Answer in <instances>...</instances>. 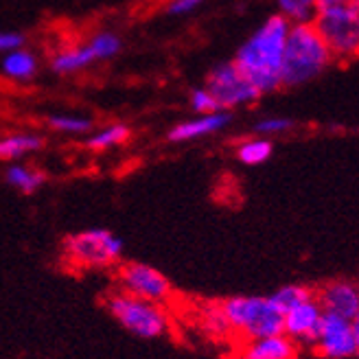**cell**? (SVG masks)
I'll return each mask as SVG.
<instances>
[{
  "mask_svg": "<svg viewBox=\"0 0 359 359\" xmlns=\"http://www.w3.org/2000/svg\"><path fill=\"white\" fill-rule=\"evenodd\" d=\"M290 27L292 25L283 15L267 18L239 46L235 60H232L239 73L259 90V95L274 93L276 88L283 86L280 70Z\"/></svg>",
  "mask_w": 359,
  "mask_h": 359,
  "instance_id": "obj_1",
  "label": "cell"
},
{
  "mask_svg": "<svg viewBox=\"0 0 359 359\" xmlns=\"http://www.w3.org/2000/svg\"><path fill=\"white\" fill-rule=\"evenodd\" d=\"M333 55L313 25H292L283 53V86H302L322 75Z\"/></svg>",
  "mask_w": 359,
  "mask_h": 359,
  "instance_id": "obj_2",
  "label": "cell"
},
{
  "mask_svg": "<svg viewBox=\"0 0 359 359\" xmlns=\"http://www.w3.org/2000/svg\"><path fill=\"white\" fill-rule=\"evenodd\" d=\"M311 25L327 42L333 57L353 60L359 55L357 0H316V15Z\"/></svg>",
  "mask_w": 359,
  "mask_h": 359,
  "instance_id": "obj_3",
  "label": "cell"
},
{
  "mask_svg": "<svg viewBox=\"0 0 359 359\" xmlns=\"http://www.w3.org/2000/svg\"><path fill=\"white\" fill-rule=\"evenodd\" d=\"M232 331H239L250 342L283 333V313L269 296H232L219 304Z\"/></svg>",
  "mask_w": 359,
  "mask_h": 359,
  "instance_id": "obj_4",
  "label": "cell"
},
{
  "mask_svg": "<svg viewBox=\"0 0 359 359\" xmlns=\"http://www.w3.org/2000/svg\"><path fill=\"white\" fill-rule=\"evenodd\" d=\"M107 313H110L118 325L142 339H158L165 337L171 329L169 313L160 304L147 302L125 292H114L105 302Z\"/></svg>",
  "mask_w": 359,
  "mask_h": 359,
  "instance_id": "obj_5",
  "label": "cell"
},
{
  "mask_svg": "<svg viewBox=\"0 0 359 359\" xmlns=\"http://www.w3.org/2000/svg\"><path fill=\"white\" fill-rule=\"evenodd\" d=\"M125 243L118 235L107 228H88L64 241V257L77 265L90 269H103L121 261Z\"/></svg>",
  "mask_w": 359,
  "mask_h": 359,
  "instance_id": "obj_6",
  "label": "cell"
},
{
  "mask_svg": "<svg viewBox=\"0 0 359 359\" xmlns=\"http://www.w3.org/2000/svg\"><path fill=\"white\" fill-rule=\"evenodd\" d=\"M121 46H123V42L116 33L103 31L79 46H70V48L60 50L57 55L53 57L50 68L55 70L57 75H73L97 62L112 60L121 50Z\"/></svg>",
  "mask_w": 359,
  "mask_h": 359,
  "instance_id": "obj_7",
  "label": "cell"
},
{
  "mask_svg": "<svg viewBox=\"0 0 359 359\" xmlns=\"http://www.w3.org/2000/svg\"><path fill=\"white\" fill-rule=\"evenodd\" d=\"M116 283L121 292L132 294L136 298H142L154 304L167 302L173 294L169 278L160 272V269L147 263H138V261L121 265L116 272Z\"/></svg>",
  "mask_w": 359,
  "mask_h": 359,
  "instance_id": "obj_8",
  "label": "cell"
},
{
  "mask_svg": "<svg viewBox=\"0 0 359 359\" xmlns=\"http://www.w3.org/2000/svg\"><path fill=\"white\" fill-rule=\"evenodd\" d=\"M204 88L212 95V99L219 105V110L224 112L239 105L255 103L261 97L259 90L239 73L232 62L215 66L206 77Z\"/></svg>",
  "mask_w": 359,
  "mask_h": 359,
  "instance_id": "obj_9",
  "label": "cell"
},
{
  "mask_svg": "<svg viewBox=\"0 0 359 359\" xmlns=\"http://www.w3.org/2000/svg\"><path fill=\"white\" fill-rule=\"evenodd\" d=\"M316 351L327 359H348L357 355V344L353 335L351 320L325 311L320 322V331L316 339Z\"/></svg>",
  "mask_w": 359,
  "mask_h": 359,
  "instance_id": "obj_10",
  "label": "cell"
},
{
  "mask_svg": "<svg viewBox=\"0 0 359 359\" xmlns=\"http://www.w3.org/2000/svg\"><path fill=\"white\" fill-rule=\"evenodd\" d=\"M322 313L325 311H322L316 296L311 300H304L298 307L290 309L283 316V333L290 339H294V342L313 346L318 339Z\"/></svg>",
  "mask_w": 359,
  "mask_h": 359,
  "instance_id": "obj_11",
  "label": "cell"
},
{
  "mask_svg": "<svg viewBox=\"0 0 359 359\" xmlns=\"http://www.w3.org/2000/svg\"><path fill=\"white\" fill-rule=\"evenodd\" d=\"M316 300L320 302L322 311L353 320L359 311V285L353 280H333L322 287Z\"/></svg>",
  "mask_w": 359,
  "mask_h": 359,
  "instance_id": "obj_12",
  "label": "cell"
},
{
  "mask_svg": "<svg viewBox=\"0 0 359 359\" xmlns=\"http://www.w3.org/2000/svg\"><path fill=\"white\" fill-rule=\"evenodd\" d=\"M230 125V114L228 112H210V114H200L195 118L182 121L177 123L175 128L169 130L167 138L171 142H189V140H197V138H204L210 134H217L224 128Z\"/></svg>",
  "mask_w": 359,
  "mask_h": 359,
  "instance_id": "obj_13",
  "label": "cell"
},
{
  "mask_svg": "<svg viewBox=\"0 0 359 359\" xmlns=\"http://www.w3.org/2000/svg\"><path fill=\"white\" fill-rule=\"evenodd\" d=\"M298 346L285 333L252 339L241 353V359H296Z\"/></svg>",
  "mask_w": 359,
  "mask_h": 359,
  "instance_id": "obj_14",
  "label": "cell"
},
{
  "mask_svg": "<svg viewBox=\"0 0 359 359\" xmlns=\"http://www.w3.org/2000/svg\"><path fill=\"white\" fill-rule=\"evenodd\" d=\"M0 68H3V75L13 81H29L38 75V57L27 48H18L7 53Z\"/></svg>",
  "mask_w": 359,
  "mask_h": 359,
  "instance_id": "obj_15",
  "label": "cell"
},
{
  "mask_svg": "<svg viewBox=\"0 0 359 359\" xmlns=\"http://www.w3.org/2000/svg\"><path fill=\"white\" fill-rule=\"evenodd\" d=\"M44 147V138L38 134H9L0 138V160H20Z\"/></svg>",
  "mask_w": 359,
  "mask_h": 359,
  "instance_id": "obj_16",
  "label": "cell"
},
{
  "mask_svg": "<svg viewBox=\"0 0 359 359\" xmlns=\"http://www.w3.org/2000/svg\"><path fill=\"white\" fill-rule=\"evenodd\" d=\"M5 180L7 184L15 191H20L25 195H31L35 193L38 189L44 187L46 182V175L40 171V169H33V167H27L22 163H15L11 165L7 171H5Z\"/></svg>",
  "mask_w": 359,
  "mask_h": 359,
  "instance_id": "obj_17",
  "label": "cell"
},
{
  "mask_svg": "<svg viewBox=\"0 0 359 359\" xmlns=\"http://www.w3.org/2000/svg\"><path fill=\"white\" fill-rule=\"evenodd\" d=\"M272 151H274L272 140L257 136V138H250V140L241 142L239 149H237V158L248 167H257V165L267 163V160L272 158Z\"/></svg>",
  "mask_w": 359,
  "mask_h": 359,
  "instance_id": "obj_18",
  "label": "cell"
},
{
  "mask_svg": "<svg viewBox=\"0 0 359 359\" xmlns=\"http://www.w3.org/2000/svg\"><path fill=\"white\" fill-rule=\"evenodd\" d=\"M130 138V128L123 123H114V125H107V128L95 132L93 136L88 138V147L90 149H97V151H105V149H112L123 145L125 140Z\"/></svg>",
  "mask_w": 359,
  "mask_h": 359,
  "instance_id": "obj_19",
  "label": "cell"
},
{
  "mask_svg": "<svg viewBox=\"0 0 359 359\" xmlns=\"http://www.w3.org/2000/svg\"><path fill=\"white\" fill-rule=\"evenodd\" d=\"M283 15L290 25H311L316 15V0H276Z\"/></svg>",
  "mask_w": 359,
  "mask_h": 359,
  "instance_id": "obj_20",
  "label": "cell"
},
{
  "mask_svg": "<svg viewBox=\"0 0 359 359\" xmlns=\"http://www.w3.org/2000/svg\"><path fill=\"white\" fill-rule=\"evenodd\" d=\"M311 298H313V292L309 290V287H304V285H285V287H280V290H276L272 296H269V300L274 302V307L283 316L290 309L298 307L300 302L311 300Z\"/></svg>",
  "mask_w": 359,
  "mask_h": 359,
  "instance_id": "obj_21",
  "label": "cell"
},
{
  "mask_svg": "<svg viewBox=\"0 0 359 359\" xmlns=\"http://www.w3.org/2000/svg\"><path fill=\"white\" fill-rule=\"evenodd\" d=\"M48 128L62 134H86L93 130V118L79 114H53L48 116Z\"/></svg>",
  "mask_w": 359,
  "mask_h": 359,
  "instance_id": "obj_22",
  "label": "cell"
},
{
  "mask_svg": "<svg viewBox=\"0 0 359 359\" xmlns=\"http://www.w3.org/2000/svg\"><path fill=\"white\" fill-rule=\"evenodd\" d=\"M294 128V121L292 118H285V116H267V118H261L257 125H255V132L263 138L267 136H276V134H285Z\"/></svg>",
  "mask_w": 359,
  "mask_h": 359,
  "instance_id": "obj_23",
  "label": "cell"
},
{
  "mask_svg": "<svg viewBox=\"0 0 359 359\" xmlns=\"http://www.w3.org/2000/svg\"><path fill=\"white\" fill-rule=\"evenodd\" d=\"M191 107L197 114H210V112H222L217 101L212 99V95L202 86V88H195L191 93Z\"/></svg>",
  "mask_w": 359,
  "mask_h": 359,
  "instance_id": "obj_24",
  "label": "cell"
},
{
  "mask_svg": "<svg viewBox=\"0 0 359 359\" xmlns=\"http://www.w3.org/2000/svg\"><path fill=\"white\" fill-rule=\"evenodd\" d=\"M204 325H206V329H208V331H212V335H224V333H228V331H230V325H228L226 316L222 313L219 304H217V307H212V309H208V311H206Z\"/></svg>",
  "mask_w": 359,
  "mask_h": 359,
  "instance_id": "obj_25",
  "label": "cell"
},
{
  "mask_svg": "<svg viewBox=\"0 0 359 359\" xmlns=\"http://www.w3.org/2000/svg\"><path fill=\"white\" fill-rule=\"evenodd\" d=\"M25 33L20 31H0V53H11L18 48H25Z\"/></svg>",
  "mask_w": 359,
  "mask_h": 359,
  "instance_id": "obj_26",
  "label": "cell"
},
{
  "mask_svg": "<svg viewBox=\"0 0 359 359\" xmlns=\"http://www.w3.org/2000/svg\"><path fill=\"white\" fill-rule=\"evenodd\" d=\"M200 3L202 0H171L169 7H167V13L169 15H187L195 7H200Z\"/></svg>",
  "mask_w": 359,
  "mask_h": 359,
  "instance_id": "obj_27",
  "label": "cell"
},
{
  "mask_svg": "<svg viewBox=\"0 0 359 359\" xmlns=\"http://www.w3.org/2000/svg\"><path fill=\"white\" fill-rule=\"evenodd\" d=\"M351 325H353V335H355V344H357V353H359V311L351 320Z\"/></svg>",
  "mask_w": 359,
  "mask_h": 359,
  "instance_id": "obj_28",
  "label": "cell"
},
{
  "mask_svg": "<svg viewBox=\"0 0 359 359\" xmlns=\"http://www.w3.org/2000/svg\"><path fill=\"white\" fill-rule=\"evenodd\" d=\"M357 5H359V0H357Z\"/></svg>",
  "mask_w": 359,
  "mask_h": 359,
  "instance_id": "obj_29",
  "label": "cell"
}]
</instances>
